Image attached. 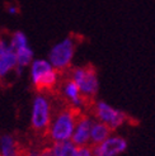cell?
I'll return each mask as SVG.
<instances>
[{
	"label": "cell",
	"instance_id": "obj_4",
	"mask_svg": "<svg viewBox=\"0 0 155 156\" xmlns=\"http://www.w3.org/2000/svg\"><path fill=\"white\" fill-rule=\"evenodd\" d=\"M20 71L17 53L12 46V34L0 32V87L9 84L12 75L18 76Z\"/></svg>",
	"mask_w": 155,
	"mask_h": 156
},
{
	"label": "cell",
	"instance_id": "obj_11",
	"mask_svg": "<svg viewBox=\"0 0 155 156\" xmlns=\"http://www.w3.org/2000/svg\"><path fill=\"white\" fill-rule=\"evenodd\" d=\"M76 150H78V146H75L71 141L53 142L55 156H76Z\"/></svg>",
	"mask_w": 155,
	"mask_h": 156
},
{
	"label": "cell",
	"instance_id": "obj_5",
	"mask_svg": "<svg viewBox=\"0 0 155 156\" xmlns=\"http://www.w3.org/2000/svg\"><path fill=\"white\" fill-rule=\"evenodd\" d=\"M69 75L79 87L83 97L89 100L90 103H96L94 99L99 89L98 74L96 67L90 64L78 67H70L69 69Z\"/></svg>",
	"mask_w": 155,
	"mask_h": 156
},
{
	"label": "cell",
	"instance_id": "obj_7",
	"mask_svg": "<svg viewBox=\"0 0 155 156\" xmlns=\"http://www.w3.org/2000/svg\"><path fill=\"white\" fill-rule=\"evenodd\" d=\"M90 113L96 117L97 121L108 124L113 131L130 121V117L125 112L116 109L104 102H96Z\"/></svg>",
	"mask_w": 155,
	"mask_h": 156
},
{
	"label": "cell",
	"instance_id": "obj_13",
	"mask_svg": "<svg viewBox=\"0 0 155 156\" xmlns=\"http://www.w3.org/2000/svg\"><path fill=\"white\" fill-rule=\"evenodd\" d=\"M0 156H2V155H0Z\"/></svg>",
	"mask_w": 155,
	"mask_h": 156
},
{
	"label": "cell",
	"instance_id": "obj_2",
	"mask_svg": "<svg viewBox=\"0 0 155 156\" xmlns=\"http://www.w3.org/2000/svg\"><path fill=\"white\" fill-rule=\"evenodd\" d=\"M60 73L46 60H36L32 64V85L37 93L52 95L56 91Z\"/></svg>",
	"mask_w": 155,
	"mask_h": 156
},
{
	"label": "cell",
	"instance_id": "obj_10",
	"mask_svg": "<svg viewBox=\"0 0 155 156\" xmlns=\"http://www.w3.org/2000/svg\"><path fill=\"white\" fill-rule=\"evenodd\" d=\"M113 129L108 126V124L100 122V121H94L92 126V133H90V145L89 146H96L102 144L108 137H111Z\"/></svg>",
	"mask_w": 155,
	"mask_h": 156
},
{
	"label": "cell",
	"instance_id": "obj_12",
	"mask_svg": "<svg viewBox=\"0 0 155 156\" xmlns=\"http://www.w3.org/2000/svg\"><path fill=\"white\" fill-rule=\"evenodd\" d=\"M17 53V60H18V66L19 69L22 70L23 67L28 66L31 62H32V58H33V52L31 50L28 46H24V47H22L19 50L15 51Z\"/></svg>",
	"mask_w": 155,
	"mask_h": 156
},
{
	"label": "cell",
	"instance_id": "obj_6",
	"mask_svg": "<svg viewBox=\"0 0 155 156\" xmlns=\"http://www.w3.org/2000/svg\"><path fill=\"white\" fill-rule=\"evenodd\" d=\"M79 42H80V37L71 33L63 42H60L59 44L53 46L51 48L49 53V60L51 62V65L59 73L70 69L71 60L74 57L75 50L78 47V44H79Z\"/></svg>",
	"mask_w": 155,
	"mask_h": 156
},
{
	"label": "cell",
	"instance_id": "obj_1",
	"mask_svg": "<svg viewBox=\"0 0 155 156\" xmlns=\"http://www.w3.org/2000/svg\"><path fill=\"white\" fill-rule=\"evenodd\" d=\"M53 104H51V123L49 129V138L51 142H64L73 137L76 123L84 113L80 108L64 102L55 95H51Z\"/></svg>",
	"mask_w": 155,
	"mask_h": 156
},
{
	"label": "cell",
	"instance_id": "obj_3",
	"mask_svg": "<svg viewBox=\"0 0 155 156\" xmlns=\"http://www.w3.org/2000/svg\"><path fill=\"white\" fill-rule=\"evenodd\" d=\"M51 105L47 98L43 94H38L34 98L33 109H32V121H31V128L34 133L37 141L45 144H53L49 138V129L51 123Z\"/></svg>",
	"mask_w": 155,
	"mask_h": 156
},
{
	"label": "cell",
	"instance_id": "obj_8",
	"mask_svg": "<svg viewBox=\"0 0 155 156\" xmlns=\"http://www.w3.org/2000/svg\"><path fill=\"white\" fill-rule=\"evenodd\" d=\"M90 147L93 156H118L127 149V142L123 137L111 136L102 144Z\"/></svg>",
	"mask_w": 155,
	"mask_h": 156
},
{
	"label": "cell",
	"instance_id": "obj_9",
	"mask_svg": "<svg viewBox=\"0 0 155 156\" xmlns=\"http://www.w3.org/2000/svg\"><path fill=\"white\" fill-rule=\"evenodd\" d=\"M93 121L87 113H83L80 115L79 121L76 123V127L74 129V133L71 137V142L75 146H89L90 145V133Z\"/></svg>",
	"mask_w": 155,
	"mask_h": 156
}]
</instances>
